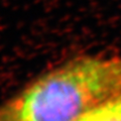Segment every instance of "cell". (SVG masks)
<instances>
[{
  "label": "cell",
  "mask_w": 121,
  "mask_h": 121,
  "mask_svg": "<svg viewBox=\"0 0 121 121\" xmlns=\"http://www.w3.org/2000/svg\"><path fill=\"white\" fill-rule=\"evenodd\" d=\"M120 94L121 56H76L0 102V121H75Z\"/></svg>",
  "instance_id": "1"
},
{
  "label": "cell",
  "mask_w": 121,
  "mask_h": 121,
  "mask_svg": "<svg viewBox=\"0 0 121 121\" xmlns=\"http://www.w3.org/2000/svg\"><path fill=\"white\" fill-rule=\"evenodd\" d=\"M75 121H121V94L95 106Z\"/></svg>",
  "instance_id": "2"
}]
</instances>
